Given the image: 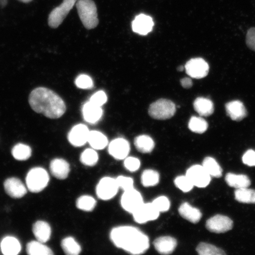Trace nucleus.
<instances>
[{"label":"nucleus","instance_id":"cd10ccee","mask_svg":"<svg viewBox=\"0 0 255 255\" xmlns=\"http://www.w3.org/2000/svg\"><path fill=\"white\" fill-rule=\"evenodd\" d=\"M27 253L30 255H52L51 249L39 241H31L27 245Z\"/></svg>","mask_w":255,"mask_h":255},{"label":"nucleus","instance_id":"f3484780","mask_svg":"<svg viewBox=\"0 0 255 255\" xmlns=\"http://www.w3.org/2000/svg\"><path fill=\"white\" fill-rule=\"evenodd\" d=\"M225 107L226 113L233 121H241L247 117L246 108L240 101L229 102Z\"/></svg>","mask_w":255,"mask_h":255},{"label":"nucleus","instance_id":"09e8293b","mask_svg":"<svg viewBox=\"0 0 255 255\" xmlns=\"http://www.w3.org/2000/svg\"><path fill=\"white\" fill-rule=\"evenodd\" d=\"M184 69H185V68L183 66H179V67H178V68L177 69L178 71H180V72L183 71Z\"/></svg>","mask_w":255,"mask_h":255},{"label":"nucleus","instance_id":"49530a36","mask_svg":"<svg viewBox=\"0 0 255 255\" xmlns=\"http://www.w3.org/2000/svg\"><path fill=\"white\" fill-rule=\"evenodd\" d=\"M181 86L185 89H190L193 87L192 80L189 78H184L181 79Z\"/></svg>","mask_w":255,"mask_h":255},{"label":"nucleus","instance_id":"79ce46f5","mask_svg":"<svg viewBox=\"0 0 255 255\" xmlns=\"http://www.w3.org/2000/svg\"><path fill=\"white\" fill-rule=\"evenodd\" d=\"M124 166L130 172H134L138 170L141 166V162L138 158L132 157H127L124 159Z\"/></svg>","mask_w":255,"mask_h":255},{"label":"nucleus","instance_id":"bb28decb","mask_svg":"<svg viewBox=\"0 0 255 255\" xmlns=\"http://www.w3.org/2000/svg\"><path fill=\"white\" fill-rule=\"evenodd\" d=\"M134 144L139 152L145 154L152 152L155 146L154 141L151 137L146 135L137 136L135 139Z\"/></svg>","mask_w":255,"mask_h":255},{"label":"nucleus","instance_id":"58836bf2","mask_svg":"<svg viewBox=\"0 0 255 255\" xmlns=\"http://www.w3.org/2000/svg\"><path fill=\"white\" fill-rule=\"evenodd\" d=\"M152 203L159 213L167 212L171 205L170 200L165 196L157 197Z\"/></svg>","mask_w":255,"mask_h":255},{"label":"nucleus","instance_id":"0eeeda50","mask_svg":"<svg viewBox=\"0 0 255 255\" xmlns=\"http://www.w3.org/2000/svg\"><path fill=\"white\" fill-rule=\"evenodd\" d=\"M184 68L190 77L197 79L205 78L209 72V64L202 58L190 59Z\"/></svg>","mask_w":255,"mask_h":255},{"label":"nucleus","instance_id":"c9c22d12","mask_svg":"<svg viewBox=\"0 0 255 255\" xmlns=\"http://www.w3.org/2000/svg\"><path fill=\"white\" fill-rule=\"evenodd\" d=\"M81 161L83 164L87 166H94L97 163L99 159L98 154L94 148H88L82 153Z\"/></svg>","mask_w":255,"mask_h":255},{"label":"nucleus","instance_id":"9b49d317","mask_svg":"<svg viewBox=\"0 0 255 255\" xmlns=\"http://www.w3.org/2000/svg\"><path fill=\"white\" fill-rule=\"evenodd\" d=\"M143 203L142 196L134 189L124 191L121 197V204L127 212L132 213Z\"/></svg>","mask_w":255,"mask_h":255},{"label":"nucleus","instance_id":"423d86ee","mask_svg":"<svg viewBox=\"0 0 255 255\" xmlns=\"http://www.w3.org/2000/svg\"><path fill=\"white\" fill-rule=\"evenodd\" d=\"M77 1L78 0H63L59 7L54 8L48 18L49 26L54 28L58 27L76 5Z\"/></svg>","mask_w":255,"mask_h":255},{"label":"nucleus","instance_id":"1a4fd4ad","mask_svg":"<svg viewBox=\"0 0 255 255\" xmlns=\"http://www.w3.org/2000/svg\"><path fill=\"white\" fill-rule=\"evenodd\" d=\"M186 175L194 186L197 187H206L208 186L211 180V176L207 173L203 165H193L188 169Z\"/></svg>","mask_w":255,"mask_h":255},{"label":"nucleus","instance_id":"4be33fe9","mask_svg":"<svg viewBox=\"0 0 255 255\" xmlns=\"http://www.w3.org/2000/svg\"><path fill=\"white\" fill-rule=\"evenodd\" d=\"M193 107L201 117H209L214 113V104L209 99L197 98L194 102Z\"/></svg>","mask_w":255,"mask_h":255},{"label":"nucleus","instance_id":"7ed1b4c3","mask_svg":"<svg viewBox=\"0 0 255 255\" xmlns=\"http://www.w3.org/2000/svg\"><path fill=\"white\" fill-rule=\"evenodd\" d=\"M78 15L84 27L93 29L99 23L97 5L93 0H78L76 3Z\"/></svg>","mask_w":255,"mask_h":255},{"label":"nucleus","instance_id":"7c9ffc66","mask_svg":"<svg viewBox=\"0 0 255 255\" xmlns=\"http://www.w3.org/2000/svg\"><path fill=\"white\" fill-rule=\"evenodd\" d=\"M12 155L18 161H25L31 157V149L29 146L18 143L12 149Z\"/></svg>","mask_w":255,"mask_h":255},{"label":"nucleus","instance_id":"2eb2a0df","mask_svg":"<svg viewBox=\"0 0 255 255\" xmlns=\"http://www.w3.org/2000/svg\"><path fill=\"white\" fill-rule=\"evenodd\" d=\"M154 25V21L150 16L140 14L132 21V28L135 33L145 36L152 31Z\"/></svg>","mask_w":255,"mask_h":255},{"label":"nucleus","instance_id":"39448f33","mask_svg":"<svg viewBox=\"0 0 255 255\" xmlns=\"http://www.w3.org/2000/svg\"><path fill=\"white\" fill-rule=\"evenodd\" d=\"M176 112V108L173 102L161 99L149 106V116L155 120H165L173 117Z\"/></svg>","mask_w":255,"mask_h":255},{"label":"nucleus","instance_id":"8fccbe9b","mask_svg":"<svg viewBox=\"0 0 255 255\" xmlns=\"http://www.w3.org/2000/svg\"><path fill=\"white\" fill-rule=\"evenodd\" d=\"M19 1H20L23 2H25V3H28V2H31V1H33V0H19Z\"/></svg>","mask_w":255,"mask_h":255},{"label":"nucleus","instance_id":"f257e3e1","mask_svg":"<svg viewBox=\"0 0 255 255\" xmlns=\"http://www.w3.org/2000/svg\"><path fill=\"white\" fill-rule=\"evenodd\" d=\"M28 102L32 110L50 119H59L66 111L62 98L46 88L34 89L30 94Z\"/></svg>","mask_w":255,"mask_h":255},{"label":"nucleus","instance_id":"e433bc0d","mask_svg":"<svg viewBox=\"0 0 255 255\" xmlns=\"http://www.w3.org/2000/svg\"><path fill=\"white\" fill-rule=\"evenodd\" d=\"M197 253L200 255H223L226 253L221 249L211 244L200 243L196 248Z\"/></svg>","mask_w":255,"mask_h":255},{"label":"nucleus","instance_id":"4c0bfd02","mask_svg":"<svg viewBox=\"0 0 255 255\" xmlns=\"http://www.w3.org/2000/svg\"><path fill=\"white\" fill-rule=\"evenodd\" d=\"M174 183L178 189L185 193L189 192L194 187L193 184L186 175L177 177L175 178Z\"/></svg>","mask_w":255,"mask_h":255},{"label":"nucleus","instance_id":"9d476101","mask_svg":"<svg viewBox=\"0 0 255 255\" xmlns=\"http://www.w3.org/2000/svg\"><path fill=\"white\" fill-rule=\"evenodd\" d=\"M159 213L152 203H143L132 214L136 223L139 224L155 221L158 219Z\"/></svg>","mask_w":255,"mask_h":255},{"label":"nucleus","instance_id":"c756f323","mask_svg":"<svg viewBox=\"0 0 255 255\" xmlns=\"http://www.w3.org/2000/svg\"><path fill=\"white\" fill-rule=\"evenodd\" d=\"M235 199L243 203H255V190L248 189V187L236 190Z\"/></svg>","mask_w":255,"mask_h":255},{"label":"nucleus","instance_id":"20e7f679","mask_svg":"<svg viewBox=\"0 0 255 255\" xmlns=\"http://www.w3.org/2000/svg\"><path fill=\"white\" fill-rule=\"evenodd\" d=\"M49 180V175L46 170L41 167H35L28 172L25 181L28 190L36 193L45 189Z\"/></svg>","mask_w":255,"mask_h":255},{"label":"nucleus","instance_id":"6e6552de","mask_svg":"<svg viewBox=\"0 0 255 255\" xmlns=\"http://www.w3.org/2000/svg\"><path fill=\"white\" fill-rule=\"evenodd\" d=\"M119 189L116 178L107 177L102 178L97 185L96 191L99 198L108 200L116 196Z\"/></svg>","mask_w":255,"mask_h":255},{"label":"nucleus","instance_id":"f704fd0d","mask_svg":"<svg viewBox=\"0 0 255 255\" xmlns=\"http://www.w3.org/2000/svg\"><path fill=\"white\" fill-rule=\"evenodd\" d=\"M97 202L90 196H82L76 201V206L80 210L85 212H91L95 209Z\"/></svg>","mask_w":255,"mask_h":255},{"label":"nucleus","instance_id":"b1692460","mask_svg":"<svg viewBox=\"0 0 255 255\" xmlns=\"http://www.w3.org/2000/svg\"><path fill=\"white\" fill-rule=\"evenodd\" d=\"M21 244L17 239L12 237H5L1 242V250L5 255H17L20 253Z\"/></svg>","mask_w":255,"mask_h":255},{"label":"nucleus","instance_id":"a878e982","mask_svg":"<svg viewBox=\"0 0 255 255\" xmlns=\"http://www.w3.org/2000/svg\"><path fill=\"white\" fill-rule=\"evenodd\" d=\"M92 148L101 150L103 149L108 144V140L104 133L98 130H92L89 132L88 141Z\"/></svg>","mask_w":255,"mask_h":255},{"label":"nucleus","instance_id":"a211bd4d","mask_svg":"<svg viewBox=\"0 0 255 255\" xmlns=\"http://www.w3.org/2000/svg\"><path fill=\"white\" fill-rule=\"evenodd\" d=\"M50 170L54 177L59 180H64L68 177L70 165L65 159L56 158L51 161Z\"/></svg>","mask_w":255,"mask_h":255},{"label":"nucleus","instance_id":"6ab92c4d","mask_svg":"<svg viewBox=\"0 0 255 255\" xmlns=\"http://www.w3.org/2000/svg\"><path fill=\"white\" fill-rule=\"evenodd\" d=\"M177 245L176 239L171 237H159L154 242L156 251L162 255L171 254L176 248Z\"/></svg>","mask_w":255,"mask_h":255},{"label":"nucleus","instance_id":"ea45409f","mask_svg":"<svg viewBox=\"0 0 255 255\" xmlns=\"http://www.w3.org/2000/svg\"><path fill=\"white\" fill-rule=\"evenodd\" d=\"M76 87L80 89H91L94 87V83L91 77L87 75H79L75 81Z\"/></svg>","mask_w":255,"mask_h":255},{"label":"nucleus","instance_id":"473e14b6","mask_svg":"<svg viewBox=\"0 0 255 255\" xmlns=\"http://www.w3.org/2000/svg\"><path fill=\"white\" fill-rule=\"evenodd\" d=\"M189 128L193 132L203 133L208 128V124L202 117H192L189 121Z\"/></svg>","mask_w":255,"mask_h":255},{"label":"nucleus","instance_id":"4468645a","mask_svg":"<svg viewBox=\"0 0 255 255\" xmlns=\"http://www.w3.org/2000/svg\"><path fill=\"white\" fill-rule=\"evenodd\" d=\"M110 154L114 158L122 160L128 157L130 151L128 141L124 138H117L112 141L108 146Z\"/></svg>","mask_w":255,"mask_h":255},{"label":"nucleus","instance_id":"dca6fc26","mask_svg":"<svg viewBox=\"0 0 255 255\" xmlns=\"http://www.w3.org/2000/svg\"><path fill=\"white\" fill-rule=\"evenodd\" d=\"M4 189L8 195L14 199H20L27 193L26 187L22 181L17 178H9L6 180Z\"/></svg>","mask_w":255,"mask_h":255},{"label":"nucleus","instance_id":"412c9836","mask_svg":"<svg viewBox=\"0 0 255 255\" xmlns=\"http://www.w3.org/2000/svg\"><path fill=\"white\" fill-rule=\"evenodd\" d=\"M178 212L184 219L193 223H198L202 217L199 209L191 206L188 203H183L178 209Z\"/></svg>","mask_w":255,"mask_h":255},{"label":"nucleus","instance_id":"a19ab883","mask_svg":"<svg viewBox=\"0 0 255 255\" xmlns=\"http://www.w3.org/2000/svg\"><path fill=\"white\" fill-rule=\"evenodd\" d=\"M116 179L119 189H122L124 191L134 189V187H133V180L132 178L119 176Z\"/></svg>","mask_w":255,"mask_h":255},{"label":"nucleus","instance_id":"f03ea898","mask_svg":"<svg viewBox=\"0 0 255 255\" xmlns=\"http://www.w3.org/2000/svg\"><path fill=\"white\" fill-rule=\"evenodd\" d=\"M110 238L117 247L132 255L144 254L149 247L147 236L132 226H124L114 228L111 232Z\"/></svg>","mask_w":255,"mask_h":255},{"label":"nucleus","instance_id":"5701e85b","mask_svg":"<svg viewBox=\"0 0 255 255\" xmlns=\"http://www.w3.org/2000/svg\"><path fill=\"white\" fill-rule=\"evenodd\" d=\"M33 232L37 240L44 244L49 241L52 230L49 223L37 221L33 225Z\"/></svg>","mask_w":255,"mask_h":255},{"label":"nucleus","instance_id":"de8ad7c7","mask_svg":"<svg viewBox=\"0 0 255 255\" xmlns=\"http://www.w3.org/2000/svg\"><path fill=\"white\" fill-rule=\"evenodd\" d=\"M7 4V0H0V6H5Z\"/></svg>","mask_w":255,"mask_h":255},{"label":"nucleus","instance_id":"c85d7f7f","mask_svg":"<svg viewBox=\"0 0 255 255\" xmlns=\"http://www.w3.org/2000/svg\"><path fill=\"white\" fill-rule=\"evenodd\" d=\"M203 167L210 176L220 178L222 175V168L215 160V159L207 157L204 159L202 164Z\"/></svg>","mask_w":255,"mask_h":255},{"label":"nucleus","instance_id":"ddd939ff","mask_svg":"<svg viewBox=\"0 0 255 255\" xmlns=\"http://www.w3.org/2000/svg\"><path fill=\"white\" fill-rule=\"evenodd\" d=\"M89 132L87 126L84 124H78L72 128L68 134V140L75 146H82L88 142Z\"/></svg>","mask_w":255,"mask_h":255},{"label":"nucleus","instance_id":"72a5a7b5","mask_svg":"<svg viewBox=\"0 0 255 255\" xmlns=\"http://www.w3.org/2000/svg\"><path fill=\"white\" fill-rule=\"evenodd\" d=\"M159 181V174L157 171L153 170H146L143 172L141 183L146 187L155 186Z\"/></svg>","mask_w":255,"mask_h":255},{"label":"nucleus","instance_id":"c03bdc74","mask_svg":"<svg viewBox=\"0 0 255 255\" xmlns=\"http://www.w3.org/2000/svg\"><path fill=\"white\" fill-rule=\"evenodd\" d=\"M242 161L248 166H255V151L253 149H249L243 155Z\"/></svg>","mask_w":255,"mask_h":255},{"label":"nucleus","instance_id":"f8f14e48","mask_svg":"<svg viewBox=\"0 0 255 255\" xmlns=\"http://www.w3.org/2000/svg\"><path fill=\"white\" fill-rule=\"evenodd\" d=\"M233 222L228 217L221 215H216L209 219L206 222V228L210 232L222 234L231 230Z\"/></svg>","mask_w":255,"mask_h":255},{"label":"nucleus","instance_id":"37998d69","mask_svg":"<svg viewBox=\"0 0 255 255\" xmlns=\"http://www.w3.org/2000/svg\"><path fill=\"white\" fill-rule=\"evenodd\" d=\"M108 100L107 96L104 91H98L95 93L90 99L91 103L102 107L107 103Z\"/></svg>","mask_w":255,"mask_h":255},{"label":"nucleus","instance_id":"a18cd8bd","mask_svg":"<svg viewBox=\"0 0 255 255\" xmlns=\"http://www.w3.org/2000/svg\"><path fill=\"white\" fill-rule=\"evenodd\" d=\"M246 43L248 47L255 52V27L251 28L248 31Z\"/></svg>","mask_w":255,"mask_h":255},{"label":"nucleus","instance_id":"393cba45","mask_svg":"<svg viewBox=\"0 0 255 255\" xmlns=\"http://www.w3.org/2000/svg\"><path fill=\"white\" fill-rule=\"evenodd\" d=\"M225 180L229 186L235 189H242L250 187L251 182L247 175L228 173L226 174Z\"/></svg>","mask_w":255,"mask_h":255},{"label":"nucleus","instance_id":"2f4dec72","mask_svg":"<svg viewBox=\"0 0 255 255\" xmlns=\"http://www.w3.org/2000/svg\"><path fill=\"white\" fill-rule=\"evenodd\" d=\"M62 248L66 255H78L81 253V247L74 238L68 237L62 242Z\"/></svg>","mask_w":255,"mask_h":255},{"label":"nucleus","instance_id":"aec40b11","mask_svg":"<svg viewBox=\"0 0 255 255\" xmlns=\"http://www.w3.org/2000/svg\"><path fill=\"white\" fill-rule=\"evenodd\" d=\"M82 113L85 121L93 124L98 123L101 119L103 111L101 107L97 106L89 101L83 107Z\"/></svg>","mask_w":255,"mask_h":255}]
</instances>
